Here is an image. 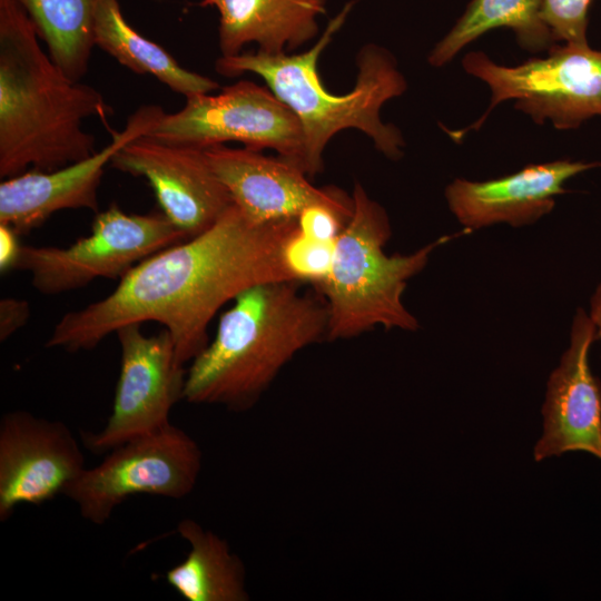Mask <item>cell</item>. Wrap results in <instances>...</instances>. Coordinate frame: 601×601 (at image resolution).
<instances>
[{
  "mask_svg": "<svg viewBox=\"0 0 601 601\" xmlns=\"http://www.w3.org/2000/svg\"><path fill=\"white\" fill-rule=\"evenodd\" d=\"M355 4L349 1L333 18L323 35L307 51L297 55H268L262 51L221 56L215 69L224 77L246 72L258 75L266 86L297 116L303 128L307 175L323 169V151L334 135L354 128L368 136L376 149L390 159H398L405 145L401 131L383 122V105L406 90V81L392 53L377 45L361 48L356 57V83L338 96L325 89L318 73V60L333 36L342 28Z\"/></svg>",
  "mask_w": 601,
  "mask_h": 601,
  "instance_id": "4",
  "label": "cell"
},
{
  "mask_svg": "<svg viewBox=\"0 0 601 601\" xmlns=\"http://www.w3.org/2000/svg\"><path fill=\"white\" fill-rule=\"evenodd\" d=\"M93 38L96 46L124 67L139 75L152 76L186 98L219 88L217 81L184 68L162 47L134 29L117 0H99Z\"/></svg>",
  "mask_w": 601,
  "mask_h": 601,
  "instance_id": "19",
  "label": "cell"
},
{
  "mask_svg": "<svg viewBox=\"0 0 601 601\" xmlns=\"http://www.w3.org/2000/svg\"><path fill=\"white\" fill-rule=\"evenodd\" d=\"M588 314L595 327L597 341L601 343V283L597 286L590 298V309Z\"/></svg>",
  "mask_w": 601,
  "mask_h": 601,
  "instance_id": "26",
  "label": "cell"
},
{
  "mask_svg": "<svg viewBox=\"0 0 601 601\" xmlns=\"http://www.w3.org/2000/svg\"><path fill=\"white\" fill-rule=\"evenodd\" d=\"M110 166L145 178L164 215L187 238L195 237L233 205L204 149L138 137L120 148Z\"/></svg>",
  "mask_w": 601,
  "mask_h": 601,
  "instance_id": "12",
  "label": "cell"
},
{
  "mask_svg": "<svg viewBox=\"0 0 601 601\" xmlns=\"http://www.w3.org/2000/svg\"><path fill=\"white\" fill-rule=\"evenodd\" d=\"M147 136L200 149L229 141L259 151L274 149L307 175L304 134L297 116L267 86L249 80L227 86L217 95L186 98L177 112H164Z\"/></svg>",
  "mask_w": 601,
  "mask_h": 601,
  "instance_id": "7",
  "label": "cell"
},
{
  "mask_svg": "<svg viewBox=\"0 0 601 601\" xmlns=\"http://www.w3.org/2000/svg\"><path fill=\"white\" fill-rule=\"evenodd\" d=\"M73 433L61 421L24 410L0 421V521L21 504L41 505L62 494L86 469Z\"/></svg>",
  "mask_w": 601,
  "mask_h": 601,
  "instance_id": "11",
  "label": "cell"
},
{
  "mask_svg": "<svg viewBox=\"0 0 601 601\" xmlns=\"http://www.w3.org/2000/svg\"><path fill=\"white\" fill-rule=\"evenodd\" d=\"M595 341V327L588 312L579 307L569 346L548 381L543 434L534 447L535 461L574 451L601 461V381L589 361Z\"/></svg>",
  "mask_w": 601,
  "mask_h": 601,
  "instance_id": "14",
  "label": "cell"
},
{
  "mask_svg": "<svg viewBox=\"0 0 601 601\" xmlns=\"http://www.w3.org/2000/svg\"><path fill=\"white\" fill-rule=\"evenodd\" d=\"M598 166L562 159L485 181L456 178L446 187L445 198L451 213L470 231L501 223L521 227L552 211L555 197L566 193V180Z\"/></svg>",
  "mask_w": 601,
  "mask_h": 601,
  "instance_id": "16",
  "label": "cell"
},
{
  "mask_svg": "<svg viewBox=\"0 0 601 601\" xmlns=\"http://www.w3.org/2000/svg\"><path fill=\"white\" fill-rule=\"evenodd\" d=\"M111 107L96 88L66 76L40 46L26 11L0 0V177L49 171L97 151L82 122Z\"/></svg>",
  "mask_w": 601,
  "mask_h": 601,
  "instance_id": "2",
  "label": "cell"
},
{
  "mask_svg": "<svg viewBox=\"0 0 601 601\" xmlns=\"http://www.w3.org/2000/svg\"><path fill=\"white\" fill-rule=\"evenodd\" d=\"M31 309L26 299L4 297L0 300V341L4 342L22 328Z\"/></svg>",
  "mask_w": 601,
  "mask_h": 601,
  "instance_id": "24",
  "label": "cell"
},
{
  "mask_svg": "<svg viewBox=\"0 0 601 601\" xmlns=\"http://www.w3.org/2000/svg\"><path fill=\"white\" fill-rule=\"evenodd\" d=\"M545 58H533L522 65L505 67L485 53L472 51L462 66L467 73L491 89V102L484 115L471 127L447 131L452 139L479 129L501 102L514 100V108L534 122L551 120L556 129H577L593 116H601V51L588 46L554 45Z\"/></svg>",
  "mask_w": 601,
  "mask_h": 601,
  "instance_id": "6",
  "label": "cell"
},
{
  "mask_svg": "<svg viewBox=\"0 0 601 601\" xmlns=\"http://www.w3.org/2000/svg\"><path fill=\"white\" fill-rule=\"evenodd\" d=\"M18 236L14 229L0 224V270L2 274L16 269L22 248Z\"/></svg>",
  "mask_w": 601,
  "mask_h": 601,
  "instance_id": "25",
  "label": "cell"
},
{
  "mask_svg": "<svg viewBox=\"0 0 601 601\" xmlns=\"http://www.w3.org/2000/svg\"><path fill=\"white\" fill-rule=\"evenodd\" d=\"M204 151L233 203L256 221L296 219L314 204L352 205V198L337 188L313 186L305 171L282 157L225 145Z\"/></svg>",
  "mask_w": 601,
  "mask_h": 601,
  "instance_id": "15",
  "label": "cell"
},
{
  "mask_svg": "<svg viewBox=\"0 0 601 601\" xmlns=\"http://www.w3.org/2000/svg\"><path fill=\"white\" fill-rule=\"evenodd\" d=\"M543 0H471L452 29L427 57L432 67L450 62L465 46L495 28H510L524 50L539 52L555 45L541 18Z\"/></svg>",
  "mask_w": 601,
  "mask_h": 601,
  "instance_id": "20",
  "label": "cell"
},
{
  "mask_svg": "<svg viewBox=\"0 0 601 601\" xmlns=\"http://www.w3.org/2000/svg\"><path fill=\"white\" fill-rule=\"evenodd\" d=\"M353 210L334 243L326 279L316 288L328 306V339L356 337L376 326L416 331L417 318L402 297L408 279L426 266L430 255L454 237L442 236L408 255L388 256L384 246L392 235L385 209L356 183Z\"/></svg>",
  "mask_w": 601,
  "mask_h": 601,
  "instance_id": "5",
  "label": "cell"
},
{
  "mask_svg": "<svg viewBox=\"0 0 601 601\" xmlns=\"http://www.w3.org/2000/svg\"><path fill=\"white\" fill-rule=\"evenodd\" d=\"M28 14L47 51L62 72L80 80L95 45L99 0H14Z\"/></svg>",
  "mask_w": 601,
  "mask_h": 601,
  "instance_id": "21",
  "label": "cell"
},
{
  "mask_svg": "<svg viewBox=\"0 0 601 601\" xmlns=\"http://www.w3.org/2000/svg\"><path fill=\"white\" fill-rule=\"evenodd\" d=\"M300 284L275 280L240 293L190 362L184 401L247 411L298 352L327 338L326 300Z\"/></svg>",
  "mask_w": 601,
  "mask_h": 601,
  "instance_id": "3",
  "label": "cell"
},
{
  "mask_svg": "<svg viewBox=\"0 0 601 601\" xmlns=\"http://www.w3.org/2000/svg\"><path fill=\"white\" fill-rule=\"evenodd\" d=\"M156 105L141 106L121 131L111 130V141L91 156L55 170H27L0 184V224L19 235L42 225L65 209L98 213V187L115 154L131 140L147 135L164 115Z\"/></svg>",
  "mask_w": 601,
  "mask_h": 601,
  "instance_id": "13",
  "label": "cell"
},
{
  "mask_svg": "<svg viewBox=\"0 0 601 601\" xmlns=\"http://www.w3.org/2000/svg\"><path fill=\"white\" fill-rule=\"evenodd\" d=\"M201 465L197 442L169 423L106 453L98 465L86 467L63 495L77 504L85 520L102 525L130 496H187L198 481Z\"/></svg>",
  "mask_w": 601,
  "mask_h": 601,
  "instance_id": "9",
  "label": "cell"
},
{
  "mask_svg": "<svg viewBox=\"0 0 601 601\" xmlns=\"http://www.w3.org/2000/svg\"><path fill=\"white\" fill-rule=\"evenodd\" d=\"M297 229V218L259 223L233 203L201 234L138 263L106 297L66 313L46 346L89 351L126 324L157 322L185 365L209 343L208 325L228 300L259 284L295 280L285 247Z\"/></svg>",
  "mask_w": 601,
  "mask_h": 601,
  "instance_id": "1",
  "label": "cell"
},
{
  "mask_svg": "<svg viewBox=\"0 0 601 601\" xmlns=\"http://www.w3.org/2000/svg\"><path fill=\"white\" fill-rule=\"evenodd\" d=\"M188 239L164 213L127 214L116 204L96 213L90 235L67 247L22 245L16 269L43 295L122 278L148 256Z\"/></svg>",
  "mask_w": 601,
  "mask_h": 601,
  "instance_id": "8",
  "label": "cell"
},
{
  "mask_svg": "<svg viewBox=\"0 0 601 601\" xmlns=\"http://www.w3.org/2000/svg\"><path fill=\"white\" fill-rule=\"evenodd\" d=\"M219 12L221 56H235L248 43L268 55L286 53L318 33L327 0H201Z\"/></svg>",
  "mask_w": 601,
  "mask_h": 601,
  "instance_id": "17",
  "label": "cell"
},
{
  "mask_svg": "<svg viewBox=\"0 0 601 601\" xmlns=\"http://www.w3.org/2000/svg\"><path fill=\"white\" fill-rule=\"evenodd\" d=\"M120 370L110 416L99 432H81L93 454L112 449L168 425L174 405L184 400L187 370L176 357L167 329L146 335L140 323L119 327Z\"/></svg>",
  "mask_w": 601,
  "mask_h": 601,
  "instance_id": "10",
  "label": "cell"
},
{
  "mask_svg": "<svg viewBox=\"0 0 601 601\" xmlns=\"http://www.w3.org/2000/svg\"><path fill=\"white\" fill-rule=\"evenodd\" d=\"M334 243L307 237L297 229L285 247L286 263L294 279L317 288L329 273Z\"/></svg>",
  "mask_w": 601,
  "mask_h": 601,
  "instance_id": "22",
  "label": "cell"
},
{
  "mask_svg": "<svg viewBox=\"0 0 601 601\" xmlns=\"http://www.w3.org/2000/svg\"><path fill=\"white\" fill-rule=\"evenodd\" d=\"M189 544L187 556L170 568L165 580L187 601H247L246 570L228 542L191 519L177 525Z\"/></svg>",
  "mask_w": 601,
  "mask_h": 601,
  "instance_id": "18",
  "label": "cell"
},
{
  "mask_svg": "<svg viewBox=\"0 0 601 601\" xmlns=\"http://www.w3.org/2000/svg\"><path fill=\"white\" fill-rule=\"evenodd\" d=\"M591 0H543L541 18L554 41L588 46V12Z\"/></svg>",
  "mask_w": 601,
  "mask_h": 601,
  "instance_id": "23",
  "label": "cell"
}]
</instances>
